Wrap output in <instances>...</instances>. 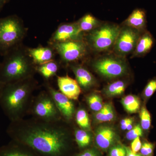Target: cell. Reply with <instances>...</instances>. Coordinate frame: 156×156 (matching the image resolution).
<instances>
[{"label": "cell", "instance_id": "cell-3", "mask_svg": "<svg viewBox=\"0 0 156 156\" xmlns=\"http://www.w3.org/2000/svg\"><path fill=\"white\" fill-rule=\"evenodd\" d=\"M3 56L0 63V85L32 77L37 72L27 48L23 44L11 49Z\"/></svg>", "mask_w": 156, "mask_h": 156}, {"label": "cell", "instance_id": "cell-22", "mask_svg": "<svg viewBox=\"0 0 156 156\" xmlns=\"http://www.w3.org/2000/svg\"><path fill=\"white\" fill-rule=\"evenodd\" d=\"M121 102L126 111L129 113L137 112L140 108V100L136 95H127L123 98Z\"/></svg>", "mask_w": 156, "mask_h": 156}, {"label": "cell", "instance_id": "cell-10", "mask_svg": "<svg viewBox=\"0 0 156 156\" xmlns=\"http://www.w3.org/2000/svg\"><path fill=\"white\" fill-rule=\"evenodd\" d=\"M85 34L79 28L76 21L61 23L54 31L48 44L84 40Z\"/></svg>", "mask_w": 156, "mask_h": 156}, {"label": "cell", "instance_id": "cell-23", "mask_svg": "<svg viewBox=\"0 0 156 156\" xmlns=\"http://www.w3.org/2000/svg\"><path fill=\"white\" fill-rule=\"evenodd\" d=\"M91 131H86L80 128L75 130L74 137L76 142L81 148H84L89 146L92 140Z\"/></svg>", "mask_w": 156, "mask_h": 156}, {"label": "cell", "instance_id": "cell-5", "mask_svg": "<svg viewBox=\"0 0 156 156\" xmlns=\"http://www.w3.org/2000/svg\"><path fill=\"white\" fill-rule=\"evenodd\" d=\"M121 27L116 23L102 22L94 30L85 34L84 41L89 50L94 52L112 50Z\"/></svg>", "mask_w": 156, "mask_h": 156}, {"label": "cell", "instance_id": "cell-7", "mask_svg": "<svg viewBox=\"0 0 156 156\" xmlns=\"http://www.w3.org/2000/svg\"><path fill=\"white\" fill-rule=\"evenodd\" d=\"M28 113L34 118L46 121L62 119L53 98L46 90L34 96Z\"/></svg>", "mask_w": 156, "mask_h": 156}, {"label": "cell", "instance_id": "cell-12", "mask_svg": "<svg viewBox=\"0 0 156 156\" xmlns=\"http://www.w3.org/2000/svg\"><path fill=\"white\" fill-rule=\"evenodd\" d=\"M119 140V135L114 128L108 125L98 126L95 131V141L98 147L103 151L116 144Z\"/></svg>", "mask_w": 156, "mask_h": 156}, {"label": "cell", "instance_id": "cell-9", "mask_svg": "<svg viewBox=\"0 0 156 156\" xmlns=\"http://www.w3.org/2000/svg\"><path fill=\"white\" fill-rule=\"evenodd\" d=\"M142 33L129 27L122 25L112 50L113 53L123 58L132 54Z\"/></svg>", "mask_w": 156, "mask_h": 156}, {"label": "cell", "instance_id": "cell-6", "mask_svg": "<svg viewBox=\"0 0 156 156\" xmlns=\"http://www.w3.org/2000/svg\"><path fill=\"white\" fill-rule=\"evenodd\" d=\"M91 66L99 75L107 79H116L126 75L128 71L126 58L114 53L94 58L91 61Z\"/></svg>", "mask_w": 156, "mask_h": 156}, {"label": "cell", "instance_id": "cell-33", "mask_svg": "<svg viewBox=\"0 0 156 156\" xmlns=\"http://www.w3.org/2000/svg\"><path fill=\"white\" fill-rule=\"evenodd\" d=\"M142 146L140 137H137L133 140L131 143V150L134 153H137L140 151Z\"/></svg>", "mask_w": 156, "mask_h": 156}, {"label": "cell", "instance_id": "cell-26", "mask_svg": "<svg viewBox=\"0 0 156 156\" xmlns=\"http://www.w3.org/2000/svg\"><path fill=\"white\" fill-rule=\"evenodd\" d=\"M86 101L89 108L93 112H97L103 107V100L101 96L96 93H92L86 98Z\"/></svg>", "mask_w": 156, "mask_h": 156}, {"label": "cell", "instance_id": "cell-14", "mask_svg": "<svg viewBox=\"0 0 156 156\" xmlns=\"http://www.w3.org/2000/svg\"><path fill=\"white\" fill-rule=\"evenodd\" d=\"M57 83L61 93L71 100H78L82 90L76 80L68 76H57Z\"/></svg>", "mask_w": 156, "mask_h": 156}, {"label": "cell", "instance_id": "cell-16", "mask_svg": "<svg viewBox=\"0 0 156 156\" xmlns=\"http://www.w3.org/2000/svg\"><path fill=\"white\" fill-rule=\"evenodd\" d=\"M155 39L149 31L146 30L140 36L131 57H142L148 54L153 48Z\"/></svg>", "mask_w": 156, "mask_h": 156}, {"label": "cell", "instance_id": "cell-11", "mask_svg": "<svg viewBox=\"0 0 156 156\" xmlns=\"http://www.w3.org/2000/svg\"><path fill=\"white\" fill-rule=\"evenodd\" d=\"M44 87L53 98L62 119L67 122L72 120L76 113L75 107L72 100L53 88L48 81L45 83Z\"/></svg>", "mask_w": 156, "mask_h": 156}, {"label": "cell", "instance_id": "cell-15", "mask_svg": "<svg viewBox=\"0 0 156 156\" xmlns=\"http://www.w3.org/2000/svg\"><path fill=\"white\" fill-rule=\"evenodd\" d=\"M27 53L35 66L40 65L55 60L56 53L52 46H38L35 48H27Z\"/></svg>", "mask_w": 156, "mask_h": 156}, {"label": "cell", "instance_id": "cell-4", "mask_svg": "<svg viewBox=\"0 0 156 156\" xmlns=\"http://www.w3.org/2000/svg\"><path fill=\"white\" fill-rule=\"evenodd\" d=\"M27 32L22 20L16 14L0 18V55L22 44Z\"/></svg>", "mask_w": 156, "mask_h": 156}, {"label": "cell", "instance_id": "cell-27", "mask_svg": "<svg viewBox=\"0 0 156 156\" xmlns=\"http://www.w3.org/2000/svg\"><path fill=\"white\" fill-rule=\"evenodd\" d=\"M140 126L143 130H149L151 126V116L149 112L145 107H142L140 112Z\"/></svg>", "mask_w": 156, "mask_h": 156}, {"label": "cell", "instance_id": "cell-25", "mask_svg": "<svg viewBox=\"0 0 156 156\" xmlns=\"http://www.w3.org/2000/svg\"><path fill=\"white\" fill-rule=\"evenodd\" d=\"M13 140L9 145L0 148V156H33L23 152Z\"/></svg>", "mask_w": 156, "mask_h": 156}, {"label": "cell", "instance_id": "cell-17", "mask_svg": "<svg viewBox=\"0 0 156 156\" xmlns=\"http://www.w3.org/2000/svg\"><path fill=\"white\" fill-rule=\"evenodd\" d=\"M122 25L129 27L141 32L147 30L145 11L142 9H135L124 21Z\"/></svg>", "mask_w": 156, "mask_h": 156}, {"label": "cell", "instance_id": "cell-20", "mask_svg": "<svg viewBox=\"0 0 156 156\" xmlns=\"http://www.w3.org/2000/svg\"><path fill=\"white\" fill-rule=\"evenodd\" d=\"M59 63L53 60L44 64L36 66L37 72L38 73L47 81L56 76L59 70Z\"/></svg>", "mask_w": 156, "mask_h": 156}, {"label": "cell", "instance_id": "cell-35", "mask_svg": "<svg viewBox=\"0 0 156 156\" xmlns=\"http://www.w3.org/2000/svg\"><path fill=\"white\" fill-rule=\"evenodd\" d=\"M126 151H127V154L126 156H143L141 154H137V153H134L132 151L131 149L128 147H126Z\"/></svg>", "mask_w": 156, "mask_h": 156}, {"label": "cell", "instance_id": "cell-18", "mask_svg": "<svg viewBox=\"0 0 156 156\" xmlns=\"http://www.w3.org/2000/svg\"><path fill=\"white\" fill-rule=\"evenodd\" d=\"M115 113L111 102L105 103L99 111L95 113L94 121L97 124L111 122L115 119Z\"/></svg>", "mask_w": 156, "mask_h": 156}, {"label": "cell", "instance_id": "cell-24", "mask_svg": "<svg viewBox=\"0 0 156 156\" xmlns=\"http://www.w3.org/2000/svg\"><path fill=\"white\" fill-rule=\"evenodd\" d=\"M75 115L76 122L80 128L86 131H91V122L87 111L83 108H80Z\"/></svg>", "mask_w": 156, "mask_h": 156}, {"label": "cell", "instance_id": "cell-37", "mask_svg": "<svg viewBox=\"0 0 156 156\" xmlns=\"http://www.w3.org/2000/svg\"><path fill=\"white\" fill-rule=\"evenodd\" d=\"M0 63H1V62H0Z\"/></svg>", "mask_w": 156, "mask_h": 156}, {"label": "cell", "instance_id": "cell-29", "mask_svg": "<svg viewBox=\"0 0 156 156\" xmlns=\"http://www.w3.org/2000/svg\"><path fill=\"white\" fill-rule=\"evenodd\" d=\"M143 129L140 125L137 124L134 126L131 130L128 131L126 134V138L128 140H132L137 137H140L143 135Z\"/></svg>", "mask_w": 156, "mask_h": 156}, {"label": "cell", "instance_id": "cell-1", "mask_svg": "<svg viewBox=\"0 0 156 156\" xmlns=\"http://www.w3.org/2000/svg\"><path fill=\"white\" fill-rule=\"evenodd\" d=\"M63 119L46 121L32 117L10 122L6 132L13 141L44 156H62L67 150L70 132Z\"/></svg>", "mask_w": 156, "mask_h": 156}, {"label": "cell", "instance_id": "cell-21", "mask_svg": "<svg viewBox=\"0 0 156 156\" xmlns=\"http://www.w3.org/2000/svg\"><path fill=\"white\" fill-rule=\"evenodd\" d=\"M127 85V83L125 81L119 80L115 81L104 88V94L108 97L120 96L125 92Z\"/></svg>", "mask_w": 156, "mask_h": 156}, {"label": "cell", "instance_id": "cell-32", "mask_svg": "<svg viewBox=\"0 0 156 156\" xmlns=\"http://www.w3.org/2000/svg\"><path fill=\"white\" fill-rule=\"evenodd\" d=\"M134 119L132 118H127L123 119L120 122V127L122 130L129 131L133 127Z\"/></svg>", "mask_w": 156, "mask_h": 156}, {"label": "cell", "instance_id": "cell-30", "mask_svg": "<svg viewBox=\"0 0 156 156\" xmlns=\"http://www.w3.org/2000/svg\"><path fill=\"white\" fill-rule=\"evenodd\" d=\"M156 91V78L149 81L143 91L144 97L146 99L150 98Z\"/></svg>", "mask_w": 156, "mask_h": 156}, {"label": "cell", "instance_id": "cell-2", "mask_svg": "<svg viewBox=\"0 0 156 156\" xmlns=\"http://www.w3.org/2000/svg\"><path fill=\"white\" fill-rule=\"evenodd\" d=\"M38 87L34 77L0 85V106L10 122L22 119L28 113Z\"/></svg>", "mask_w": 156, "mask_h": 156}, {"label": "cell", "instance_id": "cell-13", "mask_svg": "<svg viewBox=\"0 0 156 156\" xmlns=\"http://www.w3.org/2000/svg\"><path fill=\"white\" fill-rule=\"evenodd\" d=\"M69 66L82 90L87 91L95 86L96 79L83 65L75 62L70 64Z\"/></svg>", "mask_w": 156, "mask_h": 156}, {"label": "cell", "instance_id": "cell-36", "mask_svg": "<svg viewBox=\"0 0 156 156\" xmlns=\"http://www.w3.org/2000/svg\"><path fill=\"white\" fill-rule=\"evenodd\" d=\"M9 1L10 0H0V11H2L4 6L9 3Z\"/></svg>", "mask_w": 156, "mask_h": 156}, {"label": "cell", "instance_id": "cell-8", "mask_svg": "<svg viewBox=\"0 0 156 156\" xmlns=\"http://www.w3.org/2000/svg\"><path fill=\"white\" fill-rule=\"evenodd\" d=\"M55 50L62 63L70 64L86 58L89 49L84 40L49 44Z\"/></svg>", "mask_w": 156, "mask_h": 156}, {"label": "cell", "instance_id": "cell-34", "mask_svg": "<svg viewBox=\"0 0 156 156\" xmlns=\"http://www.w3.org/2000/svg\"><path fill=\"white\" fill-rule=\"evenodd\" d=\"M76 156H101L100 154L95 149H89L84 151Z\"/></svg>", "mask_w": 156, "mask_h": 156}, {"label": "cell", "instance_id": "cell-31", "mask_svg": "<svg viewBox=\"0 0 156 156\" xmlns=\"http://www.w3.org/2000/svg\"><path fill=\"white\" fill-rule=\"evenodd\" d=\"M154 145L150 142L144 143L140 149V154L143 156L153 155Z\"/></svg>", "mask_w": 156, "mask_h": 156}, {"label": "cell", "instance_id": "cell-19", "mask_svg": "<svg viewBox=\"0 0 156 156\" xmlns=\"http://www.w3.org/2000/svg\"><path fill=\"white\" fill-rule=\"evenodd\" d=\"M76 22L80 29L85 34L94 30L102 23L91 14H85Z\"/></svg>", "mask_w": 156, "mask_h": 156}, {"label": "cell", "instance_id": "cell-28", "mask_svg": "<svg viewBox=\"0 0 156 156\" xmlns=\"http://www.w3.org/2000/svg\"><path fill=\"white\" fill-rule=\"evenodd\" d=\"M127 151L125 146L116 144L110 148L108 156H126Z\"/></svg>", "mask_w": 156, "mask_h": 156}]
</instances>
